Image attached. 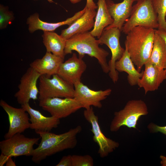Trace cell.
Returning <instances> with one entry per match:
<instances>
[{
  "label": "cell",
  "instance_id": "obj_1",
  "mask_svg": "<svg viewBox=\"0 0 166 166\" xmlns=\"http://www.w3.org/2000/svg\"><path fill=\"white\" fill-rule=\"evenodd\" d=\"M81 130V126L78 125L59 134L50 132L36 131L41 139L38 147L33 150L32 160L39 164L48 156L66 149L74 148L77 144V136Z\"/></svg>",
  "mask_w": 166,
  "mask_h": 166
},
{
  "label": "cell",
  "instance_id": "obj_2",
  "mask_svg": "<svg viewBox=\"0 0 166 166\" xmlns=\"http://www.w3.org/2000/svg\"><path fill=\"white\" fill-rule=\"evenodd\" d=\"M155 33V29L138 26L133 28L127 34L125 48L139 72L150 58Z\"/></svg>",
  "mask_w": 166,
  "mask_h": 166
},
{
  "label": "cell",
  "instance_id": "obj_3",
  "mask_svg": "<svg viewBox=\"0 0 166 166\" xmlns=\"http://www.w3.org/2000/svg\"><path fill=\"white\" fill-rule=\"evenodd\" d=\"M98 40L89 31L75 35L66 40L64 50L65 55L71 54L75 51L78 56L83 58L85 54L97 59L103 71L109 73V69L107 62V57L109 53L99 46Z\"/></svg>",
  "mask_w": 166,
  "mask_h": 166
},
{
  "label": "cell",
  "instance_id": "obj_4",
  "mask_svg": "<svg viewBox=\"0 0 166 166\" xmlns=\"http://www.w3.org/2000/svg\"><path fill=\"white\" fill-rule=\"evenodd\" d=\"M140 26L155 29L158 28L157 15L152 0H137L132 6L129 18L123 25L121 31L127 33L134 27Z\"/></svg>",
  "mask_w": 166,
  "mask_h": 166
},
{
  "label": "cell",
  "instance_id": "obj_5",
  "mask_svg": "<svg viewBox=\"0 0 166 166\" xmlns=\"http://www.w3.org/2000/svg\"><path fill=\"white\" fill-rule=\"evenodd\" d=\"M148 113L147 106L143 100H129L123 109L114 113L110 130L111 132H117L122 126L136 128L139 119L141 116L147 115Z\"/></svg>",
  "mask_w": 166,
  "mask_h": 166
},
{
  "label": "cell",
  "instance_id": "obj_6",
  "mask_svg": "<svg viewBox=\"0 0 166 166\" xmlns=\"http://www.w3.org/2000/svg\"><path fill=\"white\" fill-rule=\"evenodd\" d=\"M52 77L41 75L39 78L38 98L39 100L53 97L73 98L75 89L73 85L57 74Z\"/></svg>",
  "mask_w": 166,
  "mask_h": 166
},
{
  "label": "cell",
  "instance_id": "obj_7",
  "mask_svg": "<svg viewBox=\"0 0 166 166\" xmlns=\"http://www.w3.org/2000/svg\"><path fill=\"white\" fill-rule=\"evenodd\" d=\"M121 31L117 27L104 30L98 39L100 45H105L111 51V58L108 63L109 69V75L114 83L119 79L118 72L115 69V64L121 58L125 50L121 46L119 42Z\"/></svg>",
  "mask_w": 166,
  "mask_h": 166
},
{
  "label": "cell",
  "instance_id": "obj_8",
  "mask_svg": "<svg viewBox=\"0 0 166 166\" xmlns=\"http://www.w3.org/2000/svg\"><path fill=\"white\" fill-rule=\"evenodd\" d=\"M40 138H29L21 133H17L0 142L2 153L9 157L31 156L33 146L38 144Z\"/></svg>",
  "mask_w": 166,
  "mask_h": 166
},
{
  "label": "cell",
  "instance_id": "obj_9",
  "mask_svg": "<svg viewBox=\"0 0 166 166\" xmlns=\"http://www.w3.org/2000/svg\"><path fill=\"white\" fill-rule=\"evenodd\" d=\"M39 106L58 119L65 118L82 108L74 98L53 97L39 100Z\"/></svg>",
  "mask_w": 166,
  "mask_h": 166
},
{
  "label": "cell",
  "instance_id": "obj_10",
  "mask_svg": "<svg viewBox=\"0 0 166 166\" xmlns=\"http://www.w3.org/2000/svg\"><path fill=\"white\" fill-rule=\"evenodd\" d=\"M83 115L85 119L91 125V131L93 134V140L98 146V153L101 157L107 156L118 147L119 144L118 142L107 137L101 131L98 117L95 114L92 106L85 109Z\"/></svg>",
  "mask_w": 166,
  "mask_h": 166
},
{
  "label": "cell",
  "instance_id": "obj_11",
  "mask_svg": "<svg viewBox=\"0 0 166 166\" xmlns=\"http://www.w3.org/2000/svg\"><path fill=\"white\" fill-rule=\"evenodd\" d=\"M41 76L30 67L22 76L18 86V90L14 95L19 104L24 105L29 103L31 99H38L39 90L37 83Z\"/></svg>",
  "mask_w": 166,
  "mask_h": 166
},
{
  "label": "cell",
  "instance_id": "obj_12",
  "mask_svg": "<svg viewBox=\"0 0 166 166\" xmlns=\"http://www.w3.org/2000/svg\"><path fill=\"white\" fill-rule=\"evenodd\" d=\"M0 105L7 114L9 123L8 132L4 135L5 139L10 138L17 133H22L30 127L28 113L23 108L13 107L1 99Z\"/></svg>",
  "mask_w": 166,
  "mask_h": 166
},
{
  "label": "cell",
  "instance_id": "obj_13",
  "mask_svg": "<svg viewBox=\"0 0 166 166\" xmlns=\"http://www.w3.org/2000/svg\"><path fill=\"white\" fill-rule=\"evenodd\" d=\"M74 97L82 105V108L88 109L92 106L100 108L101 101L111 93L112 90L109 88L105 90L95 91L89 89L81 81L74 85Z\"/></svg>",
  "mask_w": 166,
  "mask_h": 166
},
{
  "label": "cell",
  "instance_id": "obj_14",
  "mask_svg": "<svg viewBox=\"0 0 166 166\" xmlns=\"http://www.w3.org/2000/svg\"><path fill=\"white\" fill-rule=\"evenodd\" d=\"M82 58L73 53L71 57L61 63L57 74L73 85L81 81V76L87 67Z\"/></svg>",
  "mask_w": 166,
  "mask_h": 166
},
{
  "label": "cell",
  "instance_id": "obj_15",
  "mask_svg": "<svg viewBox=\"0 0 166 166\" xmlns=\"http://www.w3.org/2000/svg\"><path fill=\"white\" fill-rule=\"evenodd\" d=\"M143 75L137 84L143 88L145 94L157 90L160 84L166 79L165 69L160 68L148 60L144 64Z\"/></svg>",
  "mask_w": 166,
  "mask_h": 166
},
{
  "label": "cell",
  "instance_id": "obj_16",
  "mask_svg": "<svg viewBox=\"0 0 166 166\" xmlns=\"http://www.w3.org/2000/svg\"><path fill=\"white\" fill-rule=\"evenodd\" d=\"M137 0H123L121 2L115 3L112 0H106L108 9L113 22L104 30L117 27L121 31L123 25L131 15L133 3Z\"/></svg>",
  "mask_w": 166,
  "mask_h": 166
},
{
  "label": "cell",
  "instance_id": "obj_17",
  "mask_svg": "<svg viewBox=\"0 0 166 166\" xmlns=\"http://www.w3.org/2000/svg\"><path fill=\"white\" fill-rule=\"evenodd\" d=\"M86 7L82 10L76 13L72 17L67 18L65 21L56 23H49L41 20L39 14L37 13L30 15L27 19L26 24L28 25V30L33 33L38 30L43 31H54L58 27L65 25H70L85 12Z\"/></svg>",
  "mask_w": 166,
  "mask_h": 166
},
{
  "label": "cell",
  "instance_id": "obj_18",
  "mask_svg": "<svg viewBox=\"0 0 166 166\" xmlns=\"http://www.w3.org/2000/svg\"><path fill=\"white\" fill-rule=\"evenodd\" d=\"M21 107L29 114L31 122L30 128L35 132H50L53 128L57 127L60 123V119L52 116H44L38 110L32 108L29 103L21 105Z\"/></svg>",
  "mask_w": 166,
  "mask_h": 166
},
{
  "label": "cell",
  "instance_id": "obj_19",
  "mask_svg": "<svg viewBox=\"0 0 166 166\" xmlns=\"http://www.w3.org/2000/svg\"><path fill=\"white\" fill-rule=\"evenodd\" d=\"M96 13L95 10L86 7L82 15L67 28L62 30L61 35L67 40L75 35L89 32L94 27Z\"/></svg>",
  "mask_w": 166,
  "mask_h": 166
},
{
  "label": "cell",
  "instance_id": "obj_20",
  "mask_svg": "<svg viewBox=\"0 0 166 166\" xmlns=\"http://www.w3.org/2000/svg\"><path fill=\"white\" fill-rule=\"evenodd\" d=\"M64 58L46 52L42 57L37 59L31 62L30 67L41 75H45L50 78L57 74L59 67L64 61Z\"/></svg>",
  "mask_w": 166,
  "mask_h": 166
},
{
  "label": "cell",
  "instance_id": "obj_21",
  "mask_svg": "<svg viewBox=\"0 0 166 166\" xmlns=\"http://www.w3.org/2000/svg\"><path fill=\"white\" fill-rule=\"evenodd\" d=\"M97 4V11L95 18L94 24L90 32L98 39L105 29L113 23V19L108 9L106 0H98Z\"/></svg>",
  "mask_w": 166,
  "mask_h": 166
},
{
  "label": "cell",
  "instance_id": "obj_22",
  "mask_svg": "<svg viewBox=\"0 0 166 166\" xmlns=\"http://www.w3.org/2000/svg\"><path fill=\"white\" fill-rule=\"evenodd\" d=\"M121 58L116 61L115 64V69L118 72H124L128 74L127 80L129 84L131 86L137 85L139 79L141 77L143 71L139 72L134 67L126 48Z\"/></svg>",
  "mask_w": 166,
  "mask_h": 166
},
{
  "label": "cell",
  "instance_id": "obj_23",
  "mask_svg": "<svg viewBox=\"0 0 166 166\" xmlns=\"http://www.w3.org/2000/svg\"><path fill=\"white\" fill-rule=\"evenodd\" d=\"M43 43L46 52L64 58L66 39L54 31H43Z\"/></svg>",
  "mask_w": 166,
  "mask_h": 166
},
{
  "label": "cell",
  "instance_id": "obj_24",
  "mask_svg": "<svg viewBox=\"0 0 166 166\" xmlns=\"http://www.w3.org/2000/svg\"><path fill=\"white\" fill-rule=\"evenodd\" d=\"M148 60L160 68L166 69V46L165 42L164 39L156 32L153 48Z\"/></svg>",
  "mask_w": 166,
  "mask_h": 166
},
{
  "label": "cell",
  "instance_id": "obj_25",
  "mask_svg": "<svg viewBox=\"0 0 166 166\" xmlns=\"http://www.w3.org/2000/svg\"><path fill=\"white\" fill-rule=\"evenodd\" d=\"M152 2L157 15L158 29L166 31V0H152Z\"/></svg>",
  "mask_w": 166,
  "mask_h": 166
},
{
  "label": "cell",
  "instance_id": "obj_26",
  "mask_svg": "<svg viewBox=\"0 0 166 166\" xmlns=\"http://www.w3.org/2000/svg\"><path fill=\"white\" fill-rule=\"evenodd\" d=\"M14 14L8 6L0 4V29L6 28L14 19Z\"/></svg>",
  "mask_w": 166,
  "mask_h": 166
},
{
  "label": "cell",
  "instance_id": "obj_27",
  "mask_svg": "<svg viewBox=\"0 0 166 166\" xmlns=\"http://www.w3.org/2000/svg\"><path fill=\"white\" fill-rule=\"evenodd\" d=\"M73 166H93V160L90 155H72Z\"/></svg>",
  "mask_w": 166,
  "mask_h": 166
},
{
  "label": "cell",
  "instance_id": "obj_28",
  "mask_svg": "<svg viewBox=\"0 0 166 166\" xmlns=\"http://www.w3.org/2000/svg\"><path fill=\"white\" fill-rule=\"evenodd\" d=\"M148 128L150 132L156 133L160 132L166 135V125L161 126L151 123L148 126Z\"/></svg>",
  "mask_w": 166,
  "mask_h": 166
},
{
  "label": "cell",
  "instance_id": "obj_29",
  "mask_svg": "<svg viewBox=\"0 0 166 166\" xmlns=\"http://www.w3.org/2000/svg\"><path fill=\"white\" fill-rule=\"evenodd\" d=\"M56 166H73L72 155L63 156Z\"/></svg>",
  "mask_w": 166,
  "mask_h": 166
},
{
  "label": "cell",
  "instance_id": "obj_30",
  "mask_svg": "<svg viewBox=\"0 0 166 166\" xmlns=\"http://www.w3.org/2000/svg\"><path fill=\"white\" fill-rule=\"evenodd\" d=\"M85 6L88 8L93 10L97 9V6L95 4L93 0H86Z\"/></svg>",
  "mask_w": 166,
  "mask_h": 166
},
{
  "label": "cell",
  "instance_id": "obj_31",
  "mask_svg": "<svg viewBox=\"0 0 166 166\" xmlns=\"http://www.w3.org/2000/svg\"><path fill=\"white\" fill-rule=\"evenodd\" d=\"M10 157L1 153L0 156V166H3L6 164Z\"/></svg>",
  "mask_w": 166,
  "mask_h": 166
},
{
  "label": "cell",
  "instance_id": "obj_32",
  "mask_svg": "<svg viewBox=\"0 0 166 166\" xmlns=\"http://www.w3.org/2000/svg\"><path fill=\"white\" fill-rule=\"evenodd\" d=\"M155 31L164 39L166 46V31L155 29ZM165 70L166 72V69H165Z\"/></svg>",
  "mask_w": 166,
  "mask_h": 166
},
{
  "label": "cell",
  "instance_id": "obj_33",
  "mask_svg": "<svg viewBox=\"0 0 166 166\" xmlns=\"http://www.w3.org/2000/svg\"><path fill=\"white\" fill-rule=\"evenodd\" d=\"M11 157H10L6 163V166H16L15 162L13 160Z\"/></svg>",
  "mask_w": 166,
  "mask_h": 166
},
{
  "label": "cell",
  "instance_id": "obj_34",
  "mask_svg": "<svg viewBox=\"0 0 166 166\" xmlns=\"http://www.w3.org/2000/svg\"><path fill=\"white\" fill-rule=\"evenodd\" d=\"M160 158L161 160L160 164L162 166H166V157L163 155H161Z\"/></svg>",
  "mask_w": 166,
  "mask_h": 166
},
{
  "label": "cell",
  "instance_id": "obj_35",
  "mask_svg": "<svg viewBox=\"0 0 166 166\" xmlns=\"http://www.w3.org/2000/svg\"><path fill=\"white\" fill-rule=\"evenodd\" d=\"M34 1H37L38 0H33ZM49 2L52 3L54 2L52 0H47ZM70 2L73 4H75L81 1V0H69Z\"/></svg>",
  "mask_w": 166,
  "mask_h": 166
}]
</instances>
